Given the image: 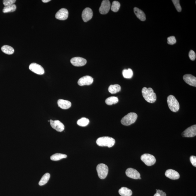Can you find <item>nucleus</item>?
Instances as JSON below:
<instances>
[{
  "mask_svg": "<svg viewBox=\"0 0 196 196\" xmlns=\"http://www.w3.org/2000/svg\"><path fill=\"white\" fill-rule=\"evenodd\" d=\"M142 93L143 98L148 102L153 103L156 101V94L154 92L152 88H143L142 89Z\"/></svg>",
  "mask_w": 196,
  "mask_h": 196,
  "instance_id": "obj_1",
  "label": "nucleus"
},
{
  "mask_svg": "<svg viewBox=\"0 0 196 196\" xmlns=\"http://www.w3.org/2000/svg\"><path fill=\"white\" fill-rule=\"evenodd\" d=\"M96 143L98 146H107L111 148L114 145L115 140L113 138L109 137H103L99 138L96 141Z\"/></svg>",
  "mask_w": 196,
  "mask_h": 196,
  "instance_id": "obj_2",
  "label": "nucleus"
},
{
  "mask_svg": "<svg viewBox=\"0 0 196 196\" xmlns=\"http://www.w3.org/2000/svg\"><path fill=\"white\" fill-rule=\"evenodd\" d=\"M167 102L169 108L171 111L176 112L179 110L180 105L178 101L174 96L170 95L167 97Z\"/></svg>",
  "mask_w": 196,
  "mask_h": 196,
  "instance_id": "obj_3",
  "label": "nucleus"
},
{
  "mask_svg": "<svg viewBox=\"0 0 196 196\" xmlns=\"http://www.w3.org/2000/svg\"><path fill=\"white\" fill-rule=\"evenodd\" d=\"M137 114L131 112L126 115L121 120V123L123 125L129 126L134 123L137 118Z\"/></svg>",
  "mask_w": 196,
  "mask_h": 196,
  "instance_id": "obj_4",
  "label": "nucleus"
},
{
  "mask_svg": "<svg viewBox=\"0 0 196 196\" xmlns=\"http://www.w3.org/2000/svg\"><path fill=\"white\" fill-rule=\"evenodd\" d=\"M98 177L103 179H105L108 174V167L106 164H98L96 167Z\"/></svg>",
  "mask_w": 196,
  "mask_h": 196,
  "instance_id": "obj_5",
  "label": "nucleus"
},
{
  "mask_svg": "<svg viewBox=\"0 0 196 196\" xmlns=\"http://www.w3.org/2000/svg\"><path fill=\"white\" fill-rule=\"evenodd\" d=\"M141 159L145 164L148 166L154 165L156 162V159L153 155L149 154H143L141 156Z\"/></svg>",
  "mask_w": 196,
  "mask_h": 196,
  "instance_id": "obj_6",
  "label": "nucleus"
},
{
  "mask_svg": "<svg viewBox=\"0 0 196 196\" xmlns=\"http://www.w3.org/2000/svg\"><path fill=\"white\" fill-rule=\"evenodd\" d=\"M110 3L108 0H104L102 2L99 9L101 14H106L109 12L110 8Z\"/></svg>",
  "mask_w": 196,
  "mask_h": 196,
  "instance_id": "obj_7",
  "label": "nucleus"
},
{
  "mask_svg": "<svg viewBox=\"0 0 196 196\" xmlns=\"http://www.w3.org/2000/svg\"><path fill=\"white\" fill-rule=\"evenodd\" d=\"M29 69L32 72L39 75L43 74L45 72L43 67L36 63H31L29 66Z\"/></svg>",
  "mask_w": 196,
  "mask_h": 196,
  "instance_id": "obj_8",
  "label": "nucleus"
},
{
  "mask_svg": "<svg viewBox=\"0 0 196 196\" xmlns=\"http://www.w3.org/2000/svg\"><path fill=\"white\" fill-rule=\"evenodd\" d=\"M196 135V125H194L185 129L182 133L183 137H192Z\"/></svg>",
  "mask_w": 196,
  "mask_h": 196,
  "instance_id": "obj_9",
  "label": "nucleus"
},
{
  "mask_svg": "<svg viewBox=\"0 0 196 196\" xmlns=\"http://www.w3.org/2000/svg\"><path fill=\"white\" fill-rule=\"evenodd\" d=\"M93 81V79L89 76H86L81 78L78 81V84L79 86H82L86 85L89 86L92 84Z\"/></svg>",
  "mask_w": 196,
  "mask_h": 196,
  "instance_id": "obj_10",
  "label": "nucleus"
},
{
  "mask_svg": "<svg viewBox=\"0 0 196 196\" xmlns=\"http://www.w3.org/2000/svg\"><path fill=\"white\" fill-rule=\"evenodd\" d=\"M51 126L54 129L59 132H62L64 129V124L59 120L53 121L51 119L49 121Z\"/></svg>",
  "mask_w": 196,
  "mask_h": 196,
  "instance_id": "obj_11",
  "label": "nucleus"
},
{
  "mask_svg": "<svg viewBox=\"0 0 196 196\" xmlns=\"http://www.w3.org/2000/svg\"><path fill=\"white\" fill-rule=\"evenodd\" d=\"M71 62L74 66L81 67L86 65L87 61L84 58L79 57H75L71 60Z\"/></svg>",
  "mask_w": 196,
  "mask_h": 196,
  "instance_id": "obj_12",
  "label": "nucleus"
},
{
  "mask_svg": "<svg viewBox=\"0 0 196 196\" xmlns=\"http://www.w3.org/2000/svg\"><path fill=\"white\" fill-rule=\"evenodd\" d=\"M93 13L91 8L87 7L83 10L82 13V18L85 22H87L92 18Z\"/></svg>",
  "mask_w": 196,
  "mask_h": 196,
  "instance_id": "obj_13",
  "label": "nucleus"
},
{
  "mask_svg": "<svg viewBox=\"0 0 196 196\" xmlns=\"http://www.w3.org/2000/svg\"><path fill=\"white\" fill-rule=\"evenodd\" d=\"M68 11L66 8H63L60 10L56 13L55 17L60 20H66L68 16Z\"/></svg>",
  "mask_w": 196,
  "mask_h": 196,
  "instance_id": "obj_14",
  "label": "nucleus"
},
{
  "mask_svg": "<svg viewBox=\"0 0 196 196\" xmlns=\"http://www.w3.org/2000/svg\"><path fill=\"white\" fill-rule=\"evenodd\" d=\"M126 174L128 177L135 179H139L141 176L140 173L137 170L132 168L127 169Z\"/></svg>",
  "mask_w": 196,
  "mask_h": 196,
  "instance_id": "obj_15",
  "label": "nucleus"
},
{
  "mask_svg": "<svg viewBox=\"0 0 196 196\" xmlns=\"http://www.w3.org/2000/svg\"><path fill=\"white\" fill-rule=\"evenodd\" d=\"M183 79L185 83L190 86H196V78L190 74H185Z\"/></svg>",
  "mask_w": 196,
  "mask_h": 196,
  "instance_id": "obj_16",
  "label": "nucleus"
},
{
  "mask_svg": "<svg viewBox=\"0 0 196 196\" xmlns=\"http://www.w3.org/2000/svg\"><path fill=\"white\" fill-rule=\"evenodd\" d=\"M165 175L167 177L173 180H176L180 178V175L177 171L173 169H169L166 171Z\"/></svg>",
  "mask_w": 196,
  "mask_h": 196,
  "instance_id": "obj_17",
  "label": "nucleus"
},
{
  "mask_svg": "<svg viewBox=\"0 0 196 196\" xmlns=\"http://www.w3.org/2000/svg\"><path fill=\"white\" fill-rule=\"evenodd\" d=\"M58 104L59 107L63 110H67L69 109L72 105L71 102L63 99L58 100Z\"/></svg>",
  "mask_w": 196,
  "mask_h": 196,
  "instance_id": "obj_18",
  "label": "nucleus"
},
{
  "mask_svg": "<svg viewBox=\"0 0 196 196\" xmlns=\"http://www.w3.org/2000/svg\"><path fill=\"white\" fill-rule=\"evenodd\" d=\"M134 11L136 16L140 20L142 21H144L146 20V18L145 14L141 10L137 7H134Z\"/></svg>",
  "mask_w": 196,
  "mask_h": 196,
  "instance_id": "obj_19",
  "label": "nucleus"
},
{
  "mask_svg": "<svg viewBox=\"0 0 196 196\" xmlns=\"http://www.w3.org/2000/svg\"><path fill=\"white\" fill-rule=\"evenodd\" d=\"M119 193L122 196H131L132 191L131 190L125 187H122L119 190Z\"/></svg>",
  "mask_w": 196,
  "mask_h": 196,
  "instance_id": "obj_20",
  "label": "nucleus"
},
{
  "mask_svg": "<svg viewBox=\"0 0 196 196\" xmlns=\"http://www.w3.org/2000/svg\"><path fill=\"white\" fill-rule=\"evenodd\" d=\"M121 87L119 84L112 85L109 86V92L111 94L117 93L121 91Z\"/></svg>",
  "mask_w": 196,
  "mask_h": 196,
  "instance_id": "obj_21",
  "label": "nucleus"
},
{
  "mask_svg": "<svg viewBox=\"0 0 196 196\" xmlns=\"http://www.w3.org/2000/svg\"><path fill=\"white\" fill-rule=\"evenodd\" d=\"M1 50L4 53L12 55L14 53V49L12 47L8 45H4L1 48Z\"/></svg>",
  "mask_w": 196,
  "mask_h": 196,
  "instance_id": "obj_22",
  "label": "nucleus"
},
{
  "mask_svg": "<svg viewBox=\"0 0 196 196\" xmlns=\"http://www.w3.org/2000/svg\"><path fill=\"white\" fill-rule=\"evenodd\" d=\"M50 178V175L48 173H46L43 175L41 178L39 182V185L40 186L45 185L48 182Z\"/></svg>",
  "mask_w": 196,
  "mask_h": 196,
  "instance_id": "obj_23",
  "label": "nucleus"
},
{
  "mask_svg": "<svg viewBox=\"0 0 196 196\" xmlns=\"http://www.w3.org/2000/svg\"><path fill=\"white\" fill-rule=\"evenodd\" d=\"M67 157L66 155L61 153H56L51 156L50 158L52 161H58Z\"/></svg>",
  "mask_w": 196,
  "mask_h": 196,
  "instance_id": "obj_24",
  "label": "nucleus"
},
{
  "mask_svg": "<svg viewBox=\"0 0 196 196\" xmlns=\"http://www.w3.org/2000/svg\"><path fill=\"white\" fill-rule=\"evenodd\" d=\"M16 6L15 4L4 6L3 10V12L4 13L13 12L15 11Z\"/></svg>",
  "mask_w": 196,
  "mask_h": 196,
  "instance_id": "obj_25",
  "label": "nucleus"
},
{
  "mask_svg": "<svg viewBox=\"0 0 196 196\" xmlns=\"http://www.w3.org/2000/svg\"><path fill=\"white\" fill-rule=\"evenodd\" d=\"M119 101V99L117 97L112 96L107 98L105 100V103L108 105H111L117 104Z\"/></svg>",
  "mask_w": 196,
  "mask_h": 196,
  "instance_id": "obj_26",
  "label": "nucleus"
},
{
  "mask_svg": "<svg viewBox=\"0 0 196 196\" xmlns=\"http://www.w3.org/2000/svg\"><path fill=\"white\" fill-rule=\"evenodd\" d=\"M122 75L126 79H131L133 77V73L131 69L124 70L122 71Z\"/></svg>",
  "mask_w": 196,
  "mask_h": 196,
  "instance_id": "obj_27",
  "label": "nucleus"
},
{
  "mask_svg": "<svg viewBox=\"0 0 196 196\" xmlns=\"http://www.w3.org/2000/svg\"><path fill=\"white\" fill-rule=\"evenodd\" d=\"M89 123V119L85 117L82 118L81 119H79L77 122V125L82 127L86 126Z\"/></svg>",
  "mask_w": 196,
  "mask_h": 196,
  "instance_id": "obj_28",
  "label": "nucleus"
},
{
  "mask_svg": "<svg viewBox=\"0 0 196 196\" xmlns=\"http://www.w3.org/2000/svg\"><path fill=\"white\" fill-rule=\"evenodd\" d=\"M120 7V4L119 1H114L112 3L111 9L114 12H117Z\"/></svg>",
  "mask_w": 196,
  "mask_h": 196,
  "instance_id": "obj_29",
  "label": "nucleus"
},
{
  "mask_svg": "<svg viewBox=\"0 0 196 196\" xmlns=\"http://www.w3.org/2000/svg\"><path fill=\"white\" fill-rule=\"evenodd\" d=\"M173 3L174 4L176 7L177 11L178 12H181L182 11V8L181 7V6L180 4V1L179 0H173L172 1Z\"/></svg>",
  "mask_w": 196,
  "mask_h": 196,
  "instance_id": "obj_30",
  "label": "nucleus"
},
{
  "mask_svg": "<svg viewBox=\"0 0 196 196\" xmlns=\"http://www.w3.org/2000/svg\"><path fill=\"white\" fill-rule=\"evenodd\" d=\"M176 40L174 36H171L167 38V43L169 44L173 45L176 44Z\"/></svg>",
  "mask_w": 196,
  "mask_h": 196,
  "instance_id": "obj_31",
  "label": "nucleus"
},
{
  "mask_svg": "<svg viewBox=\"0 0 196 196\" xmlns=\"http://www.w3.org/2000/svg\"><path fill=\"white\" fill-rule=\"evenodd\" d=\"M16 1V0H4L3 1V4L4 6H7L14 4Z\"/></svg>",
  "mask_w": 196,
  "mask_h": 196,
  "instance_id": "obj_32",
  "label": "nucleus"
},
{
  "mask_svg": "<svg viewBox=\"0 0 196 196\" xmlns=\"http://www.w3.org/2000/svg\"><path fill=\"white\" fill-rule=\"evenodd\" d=\"M188 56L191 60L194 61L196 59V54L195 52L193 50H190L188 54Z\"/></svg>",
  "mask_w": 196,
  "mask_h": 196,
  "instance_id": "obj_33",
  "label": "nucleus"
},
{
  "mask_svg": "<svg viewBox=\"0 0 196 196\" xmlns=\"http://www.w3.org/2000/svg\"><path fill=\"white\" fill-rule=\"evenodd\" d=\"M190 161L191 164L193 166L195 167H196V157L195 156H191L190 157Z\"/></svg>",
  "mask_w": 196,
  "mask_h": 196,
  "instance_id": "obj_34",
  "label": "nucleus"
},
{
  "mask_svg": "<svg viewBox=\"0 0 196 196\" xmlns=\"http://www.w3.org/2000/svg\"><path fill=\"white\" fill-rule=\"evenodd\" d=\"M156 190L157 193L159 194L160 196H166V193L164 192L163 191L160 190Z\"/></svg>",
  "mask_w": 196,
  "mask_h": 196,
  "instance_id": "obj_35",
  "label": "nucleus"
},
{
  "mask_svg": "<svg viewBox=\"0 0 196 196\" xmlns=\"http://www.w3.org/2000/svg\"><path fill=\"white\" fill-rule=\"evenodd\" d=\"M42 1L44 3H48L49 2V1H51L50 0H42Z\"/></svg>",
  "mask_w": 196,
  "mask_h": 196,
  "instance_id": "obj_36",
  "label": "nucleus"
},
{
  "mask_svg": "<svg viewBox=\"0 0 196 196\" xmlns=\"http://www.w3.org/2000/svg\"><path fill=\"white\" fill-rule=\"evenodd\" d=\"M154 196H160L159 194L158 193H156L155 194V195Z\"/></svg>",
  "mask_w": 196,
  "mask_h": 196,
  "instance_id": "obj_37",
  "label": "nucleus"
},
{
  "mask_svg": "<svg viewBox=\"0 0 196 196\" xmlns=\"http://www.w3.org/2000/svg\"><path fill=\"white\" fill-rule=\"evenodd\" d=\"M139 179H141V177H140V178H139Z\"/></svg>",
  "mask_w": 196,
  "mask_h": 196,
  "instance_id": "obj_38",
  "label": "nucleus"
}]
</instances>
